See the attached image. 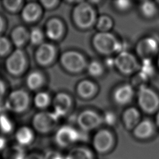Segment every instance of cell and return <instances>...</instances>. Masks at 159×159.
Wrapping results in <instances>:
<instances>
[{
    "instance_id": "36",
    "label": "cell",
    "mask_w": 159,
    "mask_h": 159,
    "mask_svg": "<svg viewBox=\"0 0 159 159\" xmlns=\"http://www.w3.org/2000/svg\"><path fill=\"white\" fill-rule=\"evenodd\" d=\"M115 7L119 11H125L129 9L131 6V2L127 0H119L114 1Z\"/></svg>"
},
{
    "instance_id": "29",
    "label": "cell",
    "mask_w": 159,
    "mask_h": 159,
    "mask_svg": "<svg viewBox=\"0 0 159 159\" xmlns=\"http://www.w3.org/2000/svg\"><path fill=\"white\" fill-rule=\"evenodd\" d=\"M14 47L9 37H0V59H6L14 50Z\"/></svg>"
},
{
    "instance_id": "20",
    "label": "cell",
    "mask_w": 159,
    "mask_h": 159,
    "mask_svg": "<svg viewBox=\"0 0 159 159\" xmlns=\"http://www.w3.org/2000/svg\"><path fill=\"white\" fill-rule=\"evenodd\" d=\"M63 32V25L61 21L57 18L50 19L45 29V34L51 40H57L62 35Z\"/></svg>"
},
{
    "instance_id": "40",
    "label": "cell",
    "mask_w": 159,
    "mask_h": 159,
    "mask_svg": "<svg viewBox=\"0 0 159 159\" xmlns=\"http://www.w3.org/2000/svg\"><path fill=\"white\" fill-rule=\"evenodd\" d=\"M58 2H59V1H55V0H44V1H40L42 6L46 9L53 8Z\"/></svg>"
},
{
    "instance_id": "30",
    "label": "cell",
    "mask_w": 159,
    "mask_h": 159,
    "mask_svg": "<svg viewBox=\"0 0 159 159\" xmlns=\"http://www.w3.org/2000/svg\"><path fill=\"white\" fill-rule=\"evenodd\" d=\"M14 129V124L11 118L6 114L0 113V132L2 134H11Z\"/></svg>"
},
{
    "instance_id": "19",
    "label": "cell",
    "mask_w": 159,
    "mask_h": 159,
    "mask_svg": "<svg viewBox=\"0 0 159 159\" xmlns=\"http://www.w3.org/2000/svg\"><path fill=\"white\" fill-rule=\"evenodd\" d=\"M14 137L18 145L22 147L30 145L35 138L32 129L25 125L18 128L15 132Z\"/></svg>"
},
{
    "instance_id": "3",
    "label": "cell",
    "mask_w": 159,
    "mask_h": 159,
    "mask_svg": "<svg viewBox=\"0 0 159 159\" xmlns=\"http://www.w3.org/2000/svg\"><path fill=\"white\" fill-rule=\"evenodd\" d=\"M96 50L104 55H109L115 52L119 53L126 51L125 43L119 42L116 36L109 32H99L93 39Z\"/></svg>"
},
{
    "instance_id": "8",
    "label": "cell",
    "mask_w": 159,
    "mask_h": 159,
    "mask_svg": "<svg viewBox=\"0 0 159 159\" xmlns=\"http://www.w3.org/2000/svg\"><path fill=\"white\" fill-rule=\"evenodd\" d=\"M81 132L70 125H63L58 129L55 135L56 143L60 147H68L81 140Z\"/></svg>"
},
{
    "instance_id": "5",
    "label": "cell",
    "mask_w": 159,
    "mask_h": 159,
    "mask_svg": "<svg viewBox=\"0 0 159 159\" xmlns=\"http://www.w3.org/2000/svg\"><path fill=\"white\" fill-rule=\"evenodd\" d=\"M137 101L140 107L146 113L153 114L159 110V95L155 91L145 85L140 86Z\"/></svg>"
},
{
    "instance_id": "32",
    "label": "cell",
    "mask_w": 159,
    "mask_h": 159,
    "mask_svg": "<svg viewBox=\"0 0 159 159\" xmlns=\"http://www.w3.org/2000/svg\"><path fill=\"white\" fill-rule=\"evenodd\" d=\"M113 21L112 19L106 15L100 16L96 22V26L99 32H109L112 27Z\"/></svg>"
},
{
    "instance_id": "7",
    "label": "cell",
    "mask_w": 159,
    "mask_h": 159,
    "mask_svg": "<svg viewBox=\"0 0 159 159\" xmlns=\"http://www.w3.org/2000/svg\"><path fill=\"white\" fill-rule=\"evenodd\" d=\"M60 60L63 66L66 70L73 73L80 72L86 66L84 57L75 50H68L64 52Z\"/></svg>"
},
{
    "instance_id": "13",
    "label": "cell",
    "mask_w": 159,
    "mask_h": 159,
    "mask_svg": "<svg viewBox=\"0 0 159 159\" xmlns=\"http://www.w3.org/2000/svg\"><path fill=\"white\" fill-rule=\"evenodd\" d=\"M9 38L15 48L23 49L29 42V30L23 25H16L11 30Z\"/></svg>"
},
{
    "instance_id": "38",
    "label": "cell",
    "mask_w": 159,
    "mask_h": 159,
    "mask_svg": "<svg viewBox=\"0 0 159 159\" xmlns=\"http://www.w3.org/2000/svg\"><path fill=\"white\" fill-rule=\"evenodd\" d=\"M44 159H65V157L60 152L55 150H50L44 155Z\"/></svg>"
},
{
    "instance_id": "33",
    "label": "cell",
    "mask_w": 159,
    "mask_h": 159,
    "mask_svg": "<svg viewBox=\"0 0 159 159\" xmlns=\"http://www.w3.org/2000/svg\"><path fill=\"white\" fill-rule=\"evenodd\" d=\"M43 40V33L38 27H34L29 31V42L34 45H40Z\"/></svg>"
},
{
    "instance_id": "14",
    "label": "cell",
    "mask_w": 159,
    "mask_h": 159,
    "mask_svg": "<svg viewBox=\"0 0 159 159\" xmlns=\"http://www.w3.org/2000/svg\"><path fill=\"white\" fill-rule=\"evenodd\" d=\"M137 52L143 59L150 58L159 52L158 42L153 37H147L138 43Z\"/></svg>"
},
{
    "instance_id": "24",
    "label": "cell",
    "mask_w": 159,
    "mask_h": 159,
    "mask_svg": "<svg viewBox=\"0 0 159 159\" xmlns=\"http://www.w3.org/2000/svg\"><path fill=\"white\" fill-rule=\"evenodd\" d=\"M65 159H94L93 152L88 148L83 147L72 148L65 157Z\"/></svg>"
},
{
    "instance_id": "17",
    "label": "cell",
    "mask_w": 159,
    "mask_h": 159,
    "mask_svg": "<svg viewBox=\"0 0 159 159\" xmlns=\"http://www.w3.org/2000/svg\"><path fill=\"white\" fill-rule=\"evenodd\" d=\"M155 130L153 122L148 119H145L139 122L133 129V132L136 138L145 140L150 138L154 134Z\"/></svg>"
},
{
    "instance_id": "42",
    "label": "cell",
    "mask_w": 159,
    "mask_h": 159,
    "mask_svg": "<svg viewBox=\"0 0 159 159\" xmlns=\"http://www.w3.org/2000/svg\"><path fill=\"white\" fill-rule=\"evenodd\" d=\"M6 139L3 136L0 135V150H4L6 148Z\"/></svg>"
},
{
    "instance_id": "28",
    "label": "cell",
    "mask_w": 159,
    "mask_h": 159,
    "mask_svg": "<svg viewBox=\"0 0 159 159\" xmlns=\"http://www.w3.org/2000/svg\"><path fill=\"white\" fill-rule=\"evenodd\" d=\"M142 14L147 18L153 17L157 12V6L156 3L150 1H142L139 6Z\"/></svg>"
},
{
    "instance_id": "15",
    "label": "cell",
    "mask_w": 159,
    "mask_h": 159,
    "mask_svg": "<svg viewBox=\"0 0 159 159\" xmlns=\"http://www.w3.org/2000/svg\"><path fill=\"white\" fill-rule=\"evenodd\" d=\"M20 15L24 23L29 24L35 23L42 15V7L35 2H29L24 4Z\"/></svg>"
},
{
    "instance_id": "11",
    "label": "cell",
    "mask_w": 159,
    "mask_h": 159,
    "mask_svg": "<svg viewBox=\"0 0 159 159\" xmlns=\"http://www.w3.org/2000/svg\"><path fill=\"white\" fill-rule=\"evenodd\" d=\"M102 122V118L97 112L90 109L82 111L77 118L78 125L84 131H89L97 128Z\"/></svg>"
},
{
    "instance_id": "6",
    "label": "cell",
    "mask_w": 159,
    "mask_h": 159,
    "mask_svg": "<svg viewBox=\"0 0 159 159\" xmlns=\"http://www.w3.org/2000/svg\"><path fill=\"white\" fill-rule=\"evenodd\" d=\"M59 119L53 112L41 111L32 117V125L35 130L40 134H47L56 126Z\"/></svg>"
},
{
    "instance_id": "2",
    "label": "cell",
    "mask_w": 159,
    "mask_h": 159,
    "mask_svg": "<svg viewBox=\"0 0 159 159\" xmlns=\"http://www.w3.org/2000/svg\"><path fill=\"white\" fill-rule=\"evenodd\" d=\"M28 66V57L24 49L15 48L4 62V68L6 73L11 78L16 79L25 73Z\"/></svg>"
},
{
    "instance_id": "27",
    "label": "cell",
    "mask_w": 159,
    "mask_h": 159,
    "mask_svg": "<svg viewBox=\"0 0 159 159\" xmlns=\"http://www.w3.org/2000/svg\"><path fill=\"white\" fill-rule=\"evenodd\" d=\"M139 76L140 80L146 81L152 78L155 73V68L150 58H144L139 67Z\"/></svg>"
},
{
    "instance_id": "22",
    "label": "cell",
    "mask_w": 159,
    "mask_h": 159,
    "mask_svg": "<svg viewBox=\"0 0 159 159\" xmlns=\"http://www.w3.org/2000/svg\"><path fill=\"white\" fill-rule=\"evenodd\" d=\"M123 121L127 129H134L140 122V113L134 107L127 109L123 114Z\"/></svg>"
},
{
    "instance_id": "41",
    "label": "cell",
    "mask_w": 159,
    "mask_h": 159,
    "mask_svg": "<svg viewBox=\"0 0 159 159\" xmlns=\"http://www.w3.org/2000/svg\"><path fill=\"white\" fill-rule=\"evenodd\" d=\"M25 159H44V155L38 153H32L26 155Z\"/></svg>"
},
{
    "instance_id": "21",
    "label": "cell",
    "mask_w": 159,
    "mask_h": 159,
    "mask_svg": "<svg viewBox=\"0 0 159 159\" xmlns=\"http://www.w3.org/2000/svg\"><path fill=\"white\" fill-rule=\"evenodd\" d=\"M44 83V77L41 72L33 70L29 72L25 78L27 88L31 91H37L41 88Z\"/></svg>"
},
{
    "instance_id": "35",
    "label": "cell",
    "mask_w": 159,
    "mask_h": 159,
    "mask_svg": "<svg viewBox=\"0 0 159 159\" xmlns=\"http://www.w3.org/2000/svg\"><path fill=\"white\" fill-rule=\"evenodd\" d=\"M7 84L6 81L0 77V105L4 104V100L8 94Z\"/></svg>"
},
{
    "instance_id": "18",
    "label": "cell",
    "mask_w": 159,
    "mask_h": 159,
    "mask_svg": "<svg viewBox=\"0 0 159 159\" xmlns=\"http://www.w3.org/2000/svg\"><path fill=\"white\" fill-rule=\"evenodd\" d=\"M134 89L129 84H124L119 86L114 92V101L119 105H125L129 103L134 96Z\"/></svg>"
},
{
    "instance_id": "44",
    "label": "cell",
    "mask_w": 159,
    "mask_h": 159,
    "mask_svg": "<svg viewBox=\"0 0 159 159\" xmlns=\"http://www.w3.org/2000/svg\"><path fill=\"white\" fill-rule=\"evenodd\" d=\"M155 122H156V124L159 127V110L157 112V114H156V117H155Z\"/></svg>"
},
{
    "instance_id": "4",
    "label": "cell",
    "mask_w": 159,
    "mask_h": 159,
    "mask_svg": "<svg viewBox=\"0 0 159 159\" xmlns=\"http://www.w3.org/2000/svg\"><path fill=\"white\" fill-rule=\"evenodd\" d=\"M96 12L93 6L85 1H80L73 12L75 24L80 29H86L91 27L96 20Z\"/></svg>"
},
{
    "instance_id": "16",
    "label": "cell",
    "mask_w": 159,
    "mask_h": 159,
    "mask_svg": "<svg viewBox=\"0 0 159 159\" xmlns=\"http://www.w3.org/2000/svg\"><path fill=\"white\" fill-rule=\"evenodd\" d=\"M71 106V97L66 93H58L53 99V113L60 119L65 116Z\"/></svg>"
},
{
    "instance_id": "34",
    "label": "cell",
    "mask_w": 159,
    "mask_h": 159,
    "mask_svg": "<svg viewBox=\"0 0 159 159\" xmlns=\"http://www.w3.org/2000/svg\"><path fill=\"white\" fill-rule=\"evenodd\" d=\"M87 70L89 75L92 76L96 77L101 75L103 72V68L101 63L97 61H91L87 66Z\"/></svg>"
},
{
    "instance_id": "1",
    "label": "cell",
    "mask_w": 159,
    "mask_h": 159,
    "mask_svg": "<svg viewBox=\"0 0 159 159\" xmlns=\"http://www.w3.org/2000/svg\"><path fill=\"white\" fill-rule=\"evenodd\" d=\"M30 102V96L27 90L16 88L8 93L4 102V108L12 114L21 115L27 112Z\"/></svg>"
},
{
    "instance_id": "26",
    "label": "cell",
    "mask_w": 159,
    "mask_h": 159,
    "mask_svg": "<svg viewBox=\"0 0 159 159\" xmlns=\"http://www.w3.org/2000/svg\"><path fill=\"white\" fill-rule=\"evenodd\" d=\"M96 91V85L90 80H84L80 82L77 86V92L83 98H91L94 94Z\"/></svg>"
},
{
    "instance_id": "37",
    "label": "cell",
    "mask_w": 159,
    "mask_h": 159,
    "mask_svg": "<svg viewBox=\"0 0 159 159\" xmlns=\"http://www.w3.org/2000/svg\"><path fill=\"white\" fill-rule=\"evenodd\" d=\"M116 116L114 112L111 111H107L104 114L102 117V120L106 124L109 125H112L116 123Z\"/></svg>"
},
{
    "instance_id": "45",
    "label": "cell",
    "mask_w": 159,
    "mask_h": 159,
    "mask_svg": "<svg viewBox=\"0 0 159 159\" xmlns=\"http://www.w3.org/2000/svg\"><path fill=\"white\" fill-rule=\"evenodd\" d=\"M157 66L159 68V52L158 53V58H157Z\"/></svg>"
},
{
    "instance_id": "25",
    "label": "cell",
    "mask_w": 159,
    "mask_h": 159,
    "mask_svg": "<svg viewBox=\"0 0 159 159\" xmlns=\"http://www.w3.org/2000/svg\"><path fill=\"white\" fill-rule=\"evenodd\" d=\"M26 157L24 148L19 145L6 147L2 153L3 159H25Z\"/></svg>"
},
{
    "instance_id": "46",
    "label": "cell",
    "mask_w": 159,
    "mask_h": 159,
    "mask_svg": "<svg viewBox=\"0 0 159 159\" xmlns=\"http://www.w3.org/2000/svg\"><path fill=\"white\" fill-rule=\"evenodd\" d=\"M157 3L159 5V1H157Z\"/></svg>"
},
{
    "instance_id": "23",
    "label": "cell",
    "mask_w": 159,
    "mask_h": 159,
    "mask_svg": "<svg viewBox=\"0 0 159 159\" xmlns=\"http://www.w3.org/2000/svg\"><path fill=\"white\" fill-rule=\"evenodd\" d=\"M24 4V1L22 0H2L0 1V6L2 9L10 15L20 14Z\"/></svg>"
},
{
    "instance_id": "12",
    "label": "cell",
    "mask_w": 159,
    "mask_h": 159,
    "mask_svg": "<svg viewBox=\"0 0 159 159\" xmlns=\"http://www.w3.org/2000/svg\"><path fill=\"white\" fill-rule=\"evenodd\" d=\"M55 54L56 50L53 45L48 43H42L36 49L34 57L37 64L45 66L53 61Z\"/></svg>"
},
{
    "instance_id": "43",
    "label": "cell",
    "mask_w": 159,
    "mask_h": 159,
    "mask_svg": "<svg viewBox=\"0 0 159 159\" xmlns=\"http://www.w3.org/2000/svg\"><path fill=\"white\" fill-rule=\"evenodd\" d=\"M106 64L108 66H115V58H109L106 60Z\"/></svg>"
},
{
    "instance_id": "10",
    "label": "cell",
    "mask_w": 159,
    "mask_h": 159,
    "mask_svg": "<svg viewBox=\"0 0 159 159\" xmlns=\"http://www.w3.org/2000/svg\"><path fill=\"white\" fill-rule=\"evenodd\" d=\"M113 145V135L110 131L106 129L98 130L93 139V148L100 154H104L110 151Z\"/></svg>"
},
{
    "instance_id": "31",
    "label": "cell",
    "mask_w": 159,
    "mask_h": 159,
    "mask_svg": "<svg viewBox=\"0 0 159 159\" xmlns=\"http://www.w3.org/2000/svg\"><path fill=\"white\" fill-rule=\"evenodd\" d=\"M50 101V95L44 91H40L37 93L33 99L35 106L40 109L47 107L49 105Z\"/></svg>"
},
{
    "instance_id": "9",
    "label": "cell",
    "mask_w": 159,
    "mask_h": 159,
    "mask_svg": "<svg viewBox=\"0 0 159 159\" xmlns=\"http://www.w3.org/2000/svg\"><path fill=\"white\" fill-rule=\"evenodd\" d=\"M115 66L124 75L133 73L139 68L135 57L127 50L118 53L115 58Z\"/></svg>"
},
{
    "instance_id": "39",
    "label": "cell",
    "mask_w": 159,
    "mask_h": 159,
    "mask_svg": "<svg viewBox=\"0 0 159 159\" xmlns=\"http://www.w3.org/2000/svg\"><path fill=\"white\" fill-rule=\"evenodd\" d=\"M7 20L6 17L0 13V37L4 35L7 29Z\"/></svg>"
}]
</instances>
